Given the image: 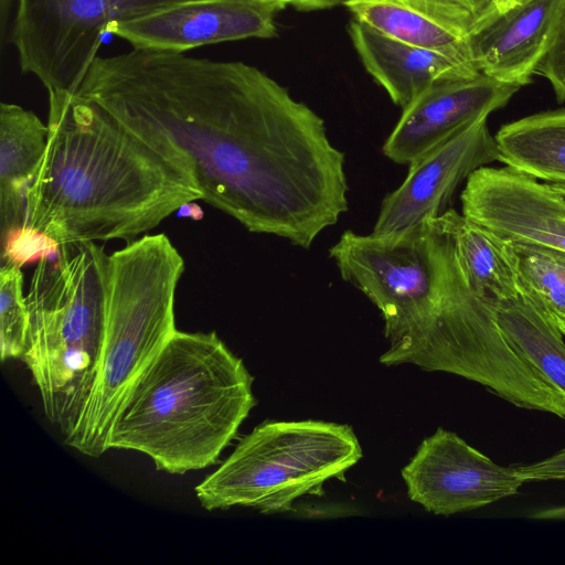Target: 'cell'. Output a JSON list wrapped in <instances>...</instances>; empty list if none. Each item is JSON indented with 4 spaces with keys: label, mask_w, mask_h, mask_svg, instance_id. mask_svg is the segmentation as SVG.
<instances>
[{
    "label": "cell",
    "mask_w": 565,
    "mask_h": 565,
    "mask_svg": "<svg viewBox=\"0 0 565 565\" xmlns=\"http://www.w3.org/2000/svg\"><path fill=\"white\" fill-rule=\"evenodd\" d=\"M76 94L156 146L206 203L309 248L348 210L323 119L255 66L138 50L96 56Z\"/></svg>",
    "instance_id": "cell-1"
},
{
    "label": "cell",
    "mask_w": 565,
    "mask_h": 565,
    "mask_svg": "<svg viewBox=\"0 0 565 565\" xmlns=\"http://www.w3.org/2000/svg\"><path fill=\"white\" fill-rule=\"evenodd\" d=\"M47 128L25 225L58 245L130 243L202 199L181 164L78 94H49Z\"/></svg>",
    "instance_id": "cell-2"
},
{
    "label": "cell",
    "mask_w": 565,
    "mask_h": 565,
    "mask_svg": "<svg viewBox=\"0 0 565 565\" xmlns=\"http://www.w3.org/2000/svg\"><path fill=\"white\" fill-rule=\"evenodd\" d=\"M253 382L216 332L177 330L129 390L108 450L141 452L171 475L213 466L256 404Z\"/></svg>",
    "instance_id": "cell-3"
},
{
    "label": "cell",
    "mask_w": 565,
    "mask_h": 565,
    "mask_svg": "<svg viewBox=\"0 0 565 565\" xmlns=\"http://www.w3.org/2000/svg\"><path fill=\"white\" fill-rule=\"evenodd\" d=\"M184 259L164 234L143 235L108 256L103 342L88 396L64 444L98 458L129 390L177 331Z\"/></svg>",
    "instance_id": "cell-4"
},
{
    "label": "cell",
    "mask_w": 565,
    "mask_h": 565,
    "mask_svg": "<svg viewBox=\"0 0 565 565\" xmlns=\"http://www.w3.org/2000/svg\"><path fill=\"white\" fill-rule=\"evenodd\" d=\"M108 256L95 242L61 244L40 259L26 294L22 362L44 415L66 437L88 396L103 342Z\"/></svg>",
    "instance_id": "cell-5"
},
{
    "label": "cell",
    "mask_w": 565,
    "mask_h": 565,
    "mask_svg": "<svg viewBox=\"0 0 565 565\" xmlns=\"http://www.w3.org/2000/svg\"><path fill=\"white\" fill-rule=\"evenodd\" d=\"M362 455L347 424L265 422L244 436L194 491L207 511L241 507L282 513L298 498L319 494L326 481L342 478Z\"/></svg>",
    "instance_id": "cell-6"
},
{
    "label": "cell",
    "mask_w": 565,
    "mask_h": 565,
    "mask_svg": "<svg viewBox=\"0 0 565 565\" xmlns=\"http://www.w3.org/2000/svg\"><path fill=\"white\" fill-rule=\"evenodd\" d=\"M451 243L434 220L397 236L345 231L330 248L342 278L381 311L384 365L412 364L440 305Z\"/></svg>",
    "instance_id": "cell-7"
},
{
    "label": "cell",
    "mask_w": 565,
    "mask_h": 565,
    "mask_svg": "<svg viewBox=\"0 0 565 565\" xmlns=\"http://www.w3.org/2000/svg\"><path fill=\"white\" fill-rule=\"evenodd\" d=\"M412 364L462 376L516 407L565 419V398L511 347L497 323L494 308L469 289L452 243L440 305Z\"/></svg>",
    "instance_id": "cell-8"
},
{
    "label": "cell",
    "mask_w": 565,
    "mask_h": 565,
    "mask_svg": "<svg viewBox=\"0 0 565 565\" xmlns=\"http://www.w3.org/2000/svg\"><path fill=\"white\" fill-rule=\"evenodd\" d=\"M186 1L18 0L10 41L49 94H75L111 24Z\"/></svg>",
    "instance_id": "cell-9"
},
{
    "label": "cell",
    "mask_w": 565,
    "mask_h": 565,
    "mask_svg": "<svg viewBox=\"0 0 565 565\" xmlns=\"http://www.w3.org/2000/svg\"><path fill=\"white\" fill-rule=\"evenodd\" d=\"M402 478L412 501L445 516L514 495L524 483L513 467L494 463L441 427L422 441Z\"/></svg>",
    "instance_id": "cell-10"
},
{
    "label": "cell",
    "mask_w": 565,
    "mask_h": 565,
    "mask_svg": "<svg viewBox=\"0 0 565 565\" xmlns=\"http://www.w3.org/2000/svg\"><path fill=\"white\" fill-rule=\"evenodd\" d=\"M500 160L488 117H481L408 166L403 183L383 200L372 234L397 236L439 216L465 179Z\"/></svg>",
    "instance_id": "cell-11"
},
{
    "label": "cell",
    "mask_w": 565,
    "mask_h": 565,
    "mask_svg": "<svg viewBox=\"0 0 565 565\" xmlns=\"http://www.w3.org/2000/svg\"><path fill=\"white\" fill-rule=\"evenodd\" d=\"M460 199L466 217L507 242L565 250V200L548 182L486 166L469 175Z\"/></svg>",
    "instance_id": "cell-12"
},
{
    "label": "cell",
    "mask_w": 565,
    "mask_h": 565,
    "mask_svg": "<svg viewBox=\"0 0 565 565\" xmlns=\"http://www.w3.org/2000/svg\"><path fill=\"white\" fill-rule=\"evenodd\" d=\"M285 7L273 0H192L116 22L107 32L134 49L183 53L222 42L273 38L275 14Z\"/></svg>",
    "instance_id": "cell-13"
},
{
    "label": "cell",
    "mask_w": 565,
    "mask_h": 565,
    "mask_svg": "<svg viewBox=\"0 0 565 565\" xmlns=\"http://www.w3.org/2000/svg\"><path fill=\"white\" fill-rule=\"evenodd\" d=\"M519 89L482 73L436 83L403 109L383 153L409 166L473 121L504 107Z\"/></svg>",
    "instance_id": "cell-14"
},
{
    "label": "cell",
    "mask_w": 565,
    "mask_h": 565,
    "mask_svg": "<svg viewBox=\"0 0 565 565\" xmlns=\"http://www.w3.org/2000/svg\"><path fill=\"white\" fill-rule=\"evenodd\" d=\"M562 0H516L468 38L476 68L519 86L532 81L547 51Z\"/></svg>",
    "instance_id": "cell-15"
},
{
    "label": "cell",
    "mask_w": 565,
    "mask_h": 565,
    "mask_svg": "<svg viewBox=\"0 0 565 565\" xmlns=\"http://www.w3.org/2000/svg\"><path fill=\"white\" fill-rule=\"evenodd\" d=\"M349 32L365 70L402 109L436 83L480 73L441 53L393 39L358 19L350 22Z\"/></svg>",
    "instance_id": "cell-16"
},
{
    "label": "cell",
    "mask_w": 565,
    "mask_h": 565,
    "mask_svg": "<svg viewBox=\"0 0 565 565\" xmlns=\"http://www.w3.org/2000/svg\"><path fill=\"white\" fill-rule=\"evenodd\" d=\"M433 220L450 237L463 279L479 300L495 309L524 294L507 241L451 209Z\"/></svg>",
    "instance_id": "cell-17"
},
{
    "label": "cell",
    "mask_w": 565,
    "mask_h": 565,
    "mask_svg": "<svg viewBox=\"0 0 565 565\" xmlns=\"http://www.w3.org/2000/svg\"><path fill=\"white\" fill-rule=\"evenodd\" d=\"M49 128L31 110L0 104L1 237L25 225V193L44 154Z\"/></svg>",
    "instance_id": "cell-18"
},
{
    "label": "cell",
    "mask_w": 565,
    "mask_h": 565,
    "mask_svg": "<svg viewBox=\"0 0 565 565\" xmlns=\"http://www.w3.org/2000/svg\"><path fill=\"white\" fill-rule=\"evenodd\" d=\"M508 342L565 398L564 335L551 316L527 294L494 309Z\"/></svg>",
    "instance_id": "cell-19"
},
{
    "label": "cell",
    "mask_w": 565,
    "mask_h": 565,
    "mask_svg": "<svg viewBox=\"0 0 565 565\" xmlns=\"http://www.w3.org/2000/svg\"><path fill=\"white\" fill-rule=\"evenodd\" d=\"M494 137L500 162L548 183H565V108L505 124Z\"/></svg>",
    "instance_id": "cell-20"
},
{
    "label": "cell",
    "mask_w": 565,
    "mask_h": 565,
    "mask_svg": "<svg viewBox=\"0 0 565 565\" xmlns=\"http://www.w3.org/2000/svg\"><path fill=\"white\" fill-rule=\"evenodd\" d=\"M343 4L354 19L381 33L441 53L479 72L471 60L467 40L399 0H347Z\"/></svg>",
    "instance_id": "cell-21"
},
{
    "label": "cell",
    "mask_w": 565,
    "mask_h": 565,
    "mask_svg": "<svg viewBox=\"0 0 565 565\" xmlns=\"http://www.w3.org/2000/svg\"><path fill=\"white\" fill-rule=\"evenodd\" d=\"M508 243L524 292L552 318L565 319V250L522 242Z\"/></svg>",
    "instance_id": "cell-22"
},
{
    "label": "cell",
    "mask_w": 565,
    "mask_h": 565,
    "mask_svg": "<svg viewBox=\"0 0 565 565\" xmlns=\"http://www.w3.org/2000/svg\"><path fill=\"white\" fill-rule=\"evenodd\" d=\"M29 326L26 296L21 267L0 266V358L2 362L22 358Z\"/></svg>",
    "instance_id": "cell-23"
},
{
    "label": "cell",
    "mask_w": 565,
    "mask_h": 565,
    "mask_svg": "<svg viewBox=\"0 0 565 565\" xmlns=\"http://www.w3.org/2000/svg\"><path fill=\"white\" fill-rule=\"evenodd\" d=\"M447 30L468 41V38L516 0H399Z\"/></svg>",
    "instance_id": "cell-24"
},
{
    "label": "cell",
    "mask_w": 565,
    "mask_h": 565,
    "mask_svg": "<svg viewBox=\"0 0 565 565\" xmlns=\"http://www.w3.org/2000/svg\"><path fill=\"white\" fill-rule=\"evenodd\" d=\"M58 244L46 234L24 225L1 237V263L22 267L26 263L53 255Z\"/></svg>",
    "instance_id": "cell-25"
},
{
    "label": "cell",
    "mask_w": 565,
    "mask_h": 565,
    "mask_svg": "<svg viewBox=\"0 0 565 565\" xmlns=\"http://www.w3.org/2000/svg\"><path fill=\"white\" fill-rule=\"evenodd\" d=\"M537 73L550 82L557 102H565V0H562L552 38Z\"/></svg>",
    "instance_id": "cell-26"
},
{
    "label": "cell",
    "mask_w": 565,
    "mask_h": 565,
    "mask_svg": "<svg viewBox=\"0 0 565 565\" xmlns=\"http://www.w3.org/2000/svg\"><path fill=\"white\" fill-rule=\"evenodd\" d=\"M513 468L524 483L527 481L565 480V449L540 462Z\"/></svg>",
    "instance_id": "cell-27"
},
{
    "label": "cell",
    "mask_w": 565,
    "mask_h": 565,
    "mask_svg": "<svg viewBox=\"0 0 565 565\" xmlns=\"http://www.w3.org/2000/svg\"><path fill=\"white\" fill-rule=\"evenodd\" d=\"M347 0H285L286 4H290L299 10H323L344 3Z\"/></svg>",
    "instance_id": "cell-28"
},
{
    "label": "cell",
    "mask_w": 565,
    "mask_h": 565,
    "mask_svg": "<svg viewBox=\"0 0 565 565\" xmlns=\"http://www.w3.org/2000/svg\"><path fill=\"white\" fill-rule=\"evenodd\" d=\"M530 516L540 520H565V505L541 510Z\"/></svg>",
    "instance_id": "cell-29"
},
{
    "label": "cell",
    "mask_w": 565,
    "mask_h": 565,
    "mask_svg": "<svg viewBox=\"0 0 565 565\" xmlns=\"http://www.w3.org/2000/svg\"><path fill=\"white\" fill-rule=\"evenodd\" d=\"M12 1L13 0H0V30L2 40L6 35L8 17L12 7Z\"/></svg>",
    "instance_id": "cell-30"
},
{
    "label": "cell",
    "mask_w": 565,
    "mask_h": 565,
    "mask_svg": "<svg viewBox=\"0 0 565 565\" xmlns=\"http://www.w3.org/2000/svg\"><path fill=\"white\" fill-rule=\"evenodd\" d=\"M552 319L565 338V319H561V318H552Z\"/></svg>",
    "instance_id": "cell-31"
},
{
    "label": "cell",
    "mask_w": 565,
    "mask_h": 565,
    "mask_svg": "<svg viewBox=\"0 0 565 565\" xmlns=\"http://www.w3.org/2000/svg\"><path fill=\"white\" fill-rule=\"evenodd\" d=\"M273 1H279L286 4L285 0H273ZM287 6V4H286Z\"/></svg>",
    "instance_id": "cell-32"
}]
</instances>
